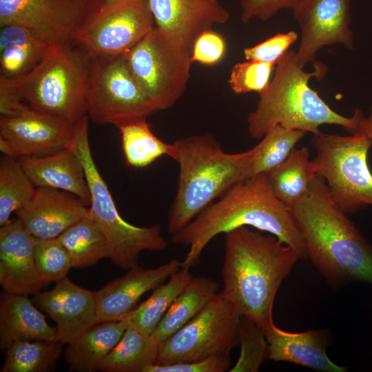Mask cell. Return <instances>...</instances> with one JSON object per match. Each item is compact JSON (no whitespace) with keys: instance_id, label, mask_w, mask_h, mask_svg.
I'll list each match as a JSON object with an SVG mask.
<instances>
[{"instance_id":"1","label":"cell","mask_w":372,"mask_h":372,"mask_svg":"<svg viewBox=\"0 0 372 372\" xmlns=\"http://www.w3.org/2000/svg\"><path fill=\"white\" fill-rule=\"evenodd\" d=\"M248 226L274 235L294 249L300 260L307 259L304 239L291 209L275 196L267 175L258 174L234 185L172 236L174 243L189 248L181 267L196 265L205 247L217 235Z\"/></svg>"},{"instance_id":"2","label":"cell","mask_w":372,"mask_h":372,"mask_svg":"<svg viewBox=\"0 0 372 372\" xmlns=\"http://www.w3.org/2000/svg\"><path fill=\"white\" fill-rule=\"evenodd\" d=\"M225 234L220 292L242 318L264 330L273 322L276 296L299 256L274 235L247 227Z\"/></svg>"},{"instance_id":"3","label":"cell","mask_w":372,"mask_h":372,"mask_svg":"<svg viewBox=\"0 0 372 372\" xmlns=\"http://www.w3.org/2000/svg\"><path fill=\"white\" fill-rule=\"evenodd\" d=\"M307 259L334 289L360 281L372 285V245L315 176L306 196L291 209Z\"/></svg>"},{"instance_id":"4","label":"cell","mask_w":372,"mask_h":372,"mask_svg":"<svg viewBox=\"0 0 372 372\" xmlns=\"http://www.w3.org/2000/svg\"><path fill=\"white\" fill-rule=\"evenodd\" d=\"M327 68L308 72L298 64L296 52L288 50L277 62L274 76L261 94L254 111L247 117L248 131L255 139H261L272 127L318 133L320 125L342 126L351 134H356L364 116L358 108L352 116L335 112L309 85L311 78L322 80Z\"/></svg>"},{"instance_id":"5","label":"cell","mask_w":372,"mask_h":372,"mask_svg":"<svg viewBox=\"0 0 372 372\" xmlns=\"http://www.w3.org/2000/svg\"><path fill=\"white\" fill-rule=\"evenodd\" d=\"M179 173L170 207L167 232L174 235L203 211L214 200L250 178L254 148L225 152L209 132L191 135L174 143Z\"/></svg>"},{"instance_id":"6","label":"cell","mask_w":372,"mask_h":372,"mask_svg":"<svg viewBox=\"0 0 372 372\" xmlns=\"http://www.w3.org/2000/svg\"><path fill=\"white\" fill-rule=\"evenodd\" d=\"M90 62V55L74 42L50 45L30 71L9 79L32 108L75 124L87 116Z\"/></svg>"},{"instance_id":"7","label":"cell","mask_w":372,"mask_h":372,"mask_svg":"<svg viewBox=\"0 0 372 372\" xmlns=\"http://www.w3.org/2000/svg\"><path fill=\"white\" fill-rule=\"evenodd\" d=\"M67 147L83 164L91 196L89 211L107 239L109 258L117 266L130 269L138 265L141 252L165 249L167 242L159 225L138 227L127 222L119 214L92 156L87 116L75 123L73 136Z\"/></svg>"},{"instance_id":"8","label":"cell","mask_w":372,"mask_h":372,"mask_svg":"<svg viewBox=\"0 0 372 372\" xmlns=\"http://www.w3.org/2000/svg\"><path fill=\"white\" fill-rule=\"evenodd\" d=\"M123 56L158 111L172 107L185 92L192 65L191 51L176 34L155 25Z\"/></svg>"},{"instance_id":"9","label":"cell","mask_w":372,"mask_h":372,"mask_svg":"<svg viewBox=\"0 0 372 372\" xmlns=\"http://www.w3.org/2000/svg\"><path fill=\"white\" fill-rule=\"evenodd\" d=\"M311 160L316 176L325 181L331 198L346 213L372 206V173L367 163L370 142L360 134H313Z\"/></svg>"},{"instance_id":"10","label":"cell","mask_w":372,"mask_h":372,"mask_svg":"<svg viewBox=\"0 0 372 372\" xmlns=\"http://www.w3.org/2000/svg\"><path fill=\"white\" fill-rule=\"evenodd\" d=\"M85 101L92 121L116 127L158 111L123 55L90 56Z\"/></svg>"},{"instance_id":"11","label":"cell","mask_w":372,"mask_h":372,"mask_svg":"<svg viewBox=\"0 0 372 372\" xmlns=\"http://www.w3.org/2000/svg\"><path fill=\"white\" fill-rule=\"evenodd\" d=\"M241 318L218 292L194 318L159 344L156 364H173L229 355L239 344Z\"/></svg>"},{"instance_id":"12","label":"cell","mask_w":372,"mask_h":372,"mask_svg":"<svg viewBox=\"0 0 372 372\" xmlns=\"http://www.w3.org/2000/svg\"><path fill=\"white\" fill-rule=\"evenodd\" d=\"M154 26L147 0L103 3L76 32L73 42L90 56L123 55Z\"/></svg>"},{"instance_id":"13","label":"cell","mask_w":372,"mask_h":372,"mask_svg":"<svg viewBox=\"0 0 372 372\" xmlns=\"http://www.w3.org/2000/svg\"><path fill=\"white\" fill-rule=\"evenodd\" d=\"M104 0H0V25L22 26L49 45L73 42Z\"/></svg>"},{"instance_id":"14","label":"cell","mask_w":372,"mask_h":372,"mask_svg":"<svg viewBox=\"0 0 372 372\" xmlns=\"http://www.w3.org/2000/svg\"><path fill=\"white\" fill-rule=\"evenodd\" d=\"M74 125L27 104L11 114L0 115V150L14 158L48 155L67 147Z\"/></svg>"},{"instance_id":"15","label":"cell","mask_w":372,"mask_h":372,"mask_svg":"<svg viewBox=\"0 0 372 372\" xmlns=\"http://www.w3.org/2000/svg\"><path fill=\"white\" fill-rule=\"evenodd\" d=\"M292 11L301 32L296 52L300 66L311 63L313 69L327 67L316 59L324 46L338 43L353 50L349 0H302Z\"/></svg>"},{"instance_id":"16","label":"cell","mask_w":372,"mask_h":372,"mask_svg":"<svg viewBox=\"0 0 372 372\" xmlns=\"http://www.w3.org/2000/svg\"><path fill=\"white\" fill-rule=\"evenodd\" d=\"M33 302L55 322L59 342L67 344L97 324L94 291L81 287L67 277L46 291L34 295Z\"/></svg>"},{"instance_id":"17","label":"cell","mask_w":372,"mask_h":372,"mask_svg":"<svg viewBox=\"0 0 372 372\" xmlns=\"http://www.w3.org/2000/svg\"><path fill=\"white\" fill-rule=\"evenodd\" d=\"M180 267V262L174 258L156 268L137 265L94 291L97 323L123 320L144 293L164 283Z\"/></svg>"},{"instance_id":"18","label":"cell","mask_w":372,"mask_h":372,"mask_svg":"<svg viewBox=\"0 0 372 372\" xmlns=\"http://www.w3.org/2000/svg\"><path fill=\"white\" fill-rule=\"evenodd\" d=\"M87 206L71 193L37 187L30 200L15 213L34 238L49 239L58 238L83 218L88 211Z\"/></svg>"},{"instance_id":"19","label":"cell","mask_w":372,"mask_h":372,"mask_svg":"<svg viewBox=\"0 0 372 372\" xmlns=\"http://www.w3.org/2000/svg\"><path fill=\"white\" fill-rule=\"evenodd\" d=\"M34 240L18 218L1 226L0 285L3 292L34 296L45 285L37 269Z\"/></svg>"},{"instance_id":"20","label":"cell","mask_w":372,"mask_h":372,"mask_svg":"<svg viewBox=\"0 0 372 372\" xmlns=\"http://www.w3.org/2000/svg\"><path fill=\"white\" fill-rule=\"evenodd\" d=\"M155 25L180 37L189 50L203 32L228 21L219 0H147Z\"/></svg>"},{"instance_id":"21","label":"cell","mask_w":372,"mask_h":372,"mask_svg":"<svg viewBox=\"0 0 372 372\" xmlns=\"http://www.w3.org/2000/svg\"><path fill=\"white\" fill-rule=\"evenodd\" d=\"M268 344V359L285 361L322 372H344L327 354L329 334L324 330L300 333L284 331L273 322L262 330Z\"/></svg>"},{"instance_id":"22","label":"cell","mask_w":372,"mask_h":372,"mask_svg":"<svg viewBox=\"0 0 372 372\" xmlns=\"http://www.w3.org/2000/svg\"><path fill=\"white\" fill-rule=\"evenodd\" d=\"M37 187H48L74 194L90 204L91 196L82 163L69 147L54 153L17 158Z\"/></svg>"},{"instance_id":"23","label":"cell","mask_w":372,"mask_h":372,"mask_svg":"<svg viewBox=\"0 0 372 372\" xmlns=\"http://www.w3.org/2000/svg\"><path fill=\"white\" fill-rule=\"evenodd\" d=\"M28 296L3 293L0 300V347L7 350L20 340L57 342L55 327Z\"/></svg>"},{"instance_id":"24","label":"cell","mask_w":372,"mask_h":372,"mask_svg":"<svg viewBox=\"0 0 372 372\" xmlns=\"http://www.w3.org/2000/svg\"><path fill=\"white\" fill-rule=\"evenodd\" d=\"M125 319L97 323L67 344L64 360L71 371L93 372L122 338Z\"/></svg>"},{"instance_id":"25","label":"cell","mask_w":372,"mask_h":372,"mask_svg":"<svg viewBox=\"0 0 372 372\" xmlns=\"http://www.w3.org/2000/svg\"><path fill=\"white\" fill-rule=\"evenodd\" d=\"M48 46L22 26H1L0 76L17 78L25 74L39 63Z\"/></svg>"},{"instance_id":"26","label":"cell","mask_w":372,"mask_h":372,"mask_svg":"<svg viewBox=\"0 0 372 372\" xmlns=\"http://www.w3.org/2000/svg\"><path fill=\"white\" fill-rule=\"evenodd\" d=\"M219 285L203 277H194L170 305L152 337L161 344L194 318L218 293Z\"/></svg>"},{"instance_id":"27","label":"cell","mask_w":372,"mask_h":372,"mask_svg":"<svg viewBox=\"0 0 372 372\" xmlns=\"http://www.w3.org/2000/svg\"><path fill=\"white\" fill-rule=\"evenodd\" d=\"M307 147L295 148L276 169L267 174L275 196L291 209L307 194L313 172Z\"/></svg>"},{"instance_id":"28","label":"cell","mask_w":372,"mask_h":372,"mask_svg":"<svg viewBox=\"0 0 372 372\" xmlns=\"http://www.w3.org/2000/svg\"><path fill=\"white\" fill-rule=\"evenodd\" d=\"M189 269L180 267L167 282L154 289L145 301L134 307L124 318L127 326L152 335L170 305L194 278Z\"/></svg>"},{"instance_id":"29","label":"cell","mask_w":372,"mask_h":372,"mask_svg":"<svg viewBox=\"0 0 372 372\" xmlns=\"http://www.w3.org/2000/svg\"><path fill=\"white\" fill-rule=\"evenodd\" d=\"M159 344L151 335L127 326L122 338L103 360L98 371L103 372H142L156 362Z\"/></svg>"},{"instance_id":"30","label":"cell","mask_w":372,"mask_h":372,"mask_svg":"<svg viewBox=\"0 0 372 372\" xmlns=\"http://www.w3.org/2000/svg\"><path fill=\"white\" fill-rule=\"evenodd\" d=\"M121 134V147L127 165L144 168L163 156L174 158L176 147L158 138L152 131L146 118L131 121L116 127Z\"/></svg>"},{"instance_id":"31","label":"cell","mask_w":372,"mask_h":372,"mask_svg":"<svg viewBox=\"0 0 372 372\" xmlns=\"http://www.w3.org/2000/svg\"><path fill=\"white\" fill-rule=\"evenodd\" d=\"M58 238L69 252L72 267H90L101 259L110 258L107 239L89 209L83 218L63 232Z\"/></svg>"},{"instance_id":"32","label":"cell","mask_w":372,"mask_h":372,"mask_svg":"<svg viewBox=\"0 0 372 372\" xmlns=\"http://www.w3.org/2000/svg\"><path fill=\"white\" fill-rule=\"evenodd\" d=\"M60 342L20 340L6 350L1 372H47L55 369L62 352Z\"/></svg>"},{"instance_id":"33","label":"cell","mask_w":372,"mask_h":372,"mask_svg":"<svg viewBox=\"0 0 372 372\" xmlns=\"http://www.w3.org/2000/svg\"><path fill=\"white\" fill-rule=\"evenodd\" d=\"M36 189L19 160L3 155L0 162V226L30 200Z\"/></svg>"},{"instance_id":"34","label":"cell","mask_w":372,"mask_h":372,"mask_svg":"<svg viewBox=\"0 0 372 372\" xmlns=\"http://www.w3.org/2000/svg\"><path fill=\"white\" fill-rule=\"evenodd\" d=\"M307 132L276 125L270 129L254 148L250 178L268 174L279 167Z\"/></svg>"},{"instance_id":"35","label":"cell","mask_w":372,"mask_h":372,"mask_svg":"<svg viewBox=\"0 0 372 372\" xmlns=\"http://www.w3.org/2000/svg\"><path fill=\"white\" fill-rule=\"evenodd\" d=\"M33 251L37 271L45 285L65 278L72 268L70 254L58 238H34Z\"/></svg>"},{"instance_id":"36","label":"cell","mask_w":372,"mask_h":372,"mask_svg":"<svg viewBox=\"0 0 372 372\" xmlns=\"http://www.w3.org/2000/svg\"><path fill=\"white\" fill-rule=\"evenodd\" d=\"M240 353L230 372H255L268 359V344L263 331L250 320L241 318L239 332Z\"/></svg>"},{"instance_id":"37","label":"cell","mask_w":372,"mask_h":372,"mask_svg":"<svg viewBox=\"0 0 372 372\" xmlns=\"http://www.w3.org/2000/svg\"><path fill=\"white\" fill-rule=\"evenodd\" d=\"M276 65L252 60L238 63L231 68L229 85L238 94L255 92L260 95L267 89Z\"/></svg>"},{"instance_id":"38","label":"cell","mask_w":372,"mask_h":372,"mask_svg":"<svg viewBox=\"0 0 372 372\" xmlns=\"http://www.w3.org/2000/svg\"><path fill=\"white\" fill-rule=\"evenodd\" d=\"M298 39L295 31L278 33L262 42L243 50L246 60L276 64Z\"/></svg>"},{"instance_id":"39","label":"cell","mask_w":372,"mask_h":372,"mask_svg":"<svg viewBox=\"0 0 372 372\" xmlns=\"http://www.w3.org/2000/svg\"><path fill=\"white\" fill-rule=\"evenodd\" d=\"M229 355H218L206 359L173 364H152L142 372H225L230 369Z\"/></svg>"},{"instance_id":"40","label":"cell","mask_w":372,"mask_h":372,"mask_svg":"<svg viewBox=\"0 0 372 372\" xmlns=\"http://www.w3.org/2000/svg\"><path fill=\"white\" fill-rule=\"evenodd\" d=\"M302 0H240V21L244 24L258 19L266 21L283 9L293 10Z\"/></svg>"},{"instance_id":"41","label":"cell","mask_w":372,"mask_h":372,"mask_svg":"<svg viewBox=\"0 0 372 372\" xmlns=\"http://www.w3.org/2000/svg\"><path fill=\"white\" fill-rule=\"evenodd\" d=\"M226 52V43L221 35L212 30L203 32L194 41L191 61L205 65L218 63Z\"/></svg>"},{"instance_id":"42","label":"cell","mask_w":372,"mask_h":372,"mask_svg":"<svg viewBox=\"0 0 372 372\" xmlns=\"http://www.w3.org/2000/svg\"><path fill=\"white\" fill-rule=\"evenodd\" d=\"M356 134L364 136L372 146V105L368 117L364 116L361 119Z\"/></svg>"},{"instance_id":"43","label":"cell","mask_w":372,"mask_h":372,"mask_svg":"<svg viewBox=\"0 0 372 372\" xmlns=\"http://www.w3.org/2000/svg\"><path fill=\"white\" fill-rule=\"evenodd\" d=\"M120 1H122V0H104V4L110 5Z\"/></svg>"},{"instance_id":"44","label":"cell","mask_w":372,"mask_h":372,"mask_svg":"<svg viewBox=\"0 0 372 372\" xmlns=\"http://www.w3.org/2000/svg\"><path fill=\"white\" fill-rule=\"evenodd\" d=\"M219 1H220V0H219Z\"/></svg>"}]
</instances>
